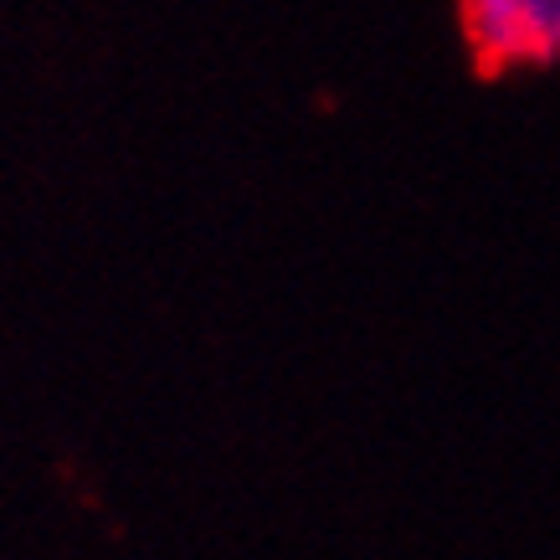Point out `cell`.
Wrapping results in <instances>:
<instances>
[{
	"label": "cell",
	"instance_id": "1",
	"mask_svg": "<svg viewBox=\"0 0 560 560\" xmlns=\"http://www.w3.org/2000/svg\"><path fill=\"white\" fill-rule=\"evenodd\" d=\"M458 16L483 72L560 62V0H458Z\"/></svg>",
	"mask_w": 560,
	"mask_h": 560
}]
</instances>
